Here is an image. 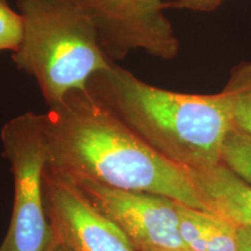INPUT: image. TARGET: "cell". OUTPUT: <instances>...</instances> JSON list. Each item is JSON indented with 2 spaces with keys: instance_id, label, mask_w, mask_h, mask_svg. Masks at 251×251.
<instances>
[{
  "instance_id": "7",
  "label": "cell",
  "mask_w": 251,
  "mask_h": 251,
  "mask_svg": "<svg viewBox=\"0 0 251 251\" xmlns=\"http://www.w3.org/2000/svg\"><path fill=\"white\" fill-rule=\"evenodd\" d=\"M46 212L52 236L72 251H136L126 235L70 180L45 174Z\"/></svg>"
},
{
  "instance_id": "16",
  "label": "cell",
  "mask_w": 251,
  "mask_h": 251,
  "mask_svg": "<svg viewBox=\"0 0 251 251\" xmlns=\"http://www.w3.org/2000/svg\"><path fill=\"white\" fill-rule=\"evenodd\" d=\"M46 251H72L70 248L65 246L64 243H62L61 241H58L57 238L52 236L51 241H50L48 248H47Z\"/></svg>"
},
{
  "instance_id": "4",
  "label": "cell",
  "mask_w": 251,
  "mask_h": 251,
  "mask_svg": "<svg viewBox=\"0 0 251 251\" xmlns=\"http://www.w3.org/2000/svg\"><path fill=\"white\" fill-rule=\"evenodd\" d=\"M0 139L14 181L13 209L0 251H46L52 233L46 212L47 151L41 114L27 112L8 120Z\"/></svg>"
},
{
  "instance_id": "5",
  "label": "cell",
  "mask_w": 251,
  "mask_h": 251,
  "mask_svg": "<svg viewBox=\"0 0 251 251\" xmlns=\"http://www.w3.org/2000/svg\"><path fill=\"white\" fill-rule=\"evenodd\" d=\"M91 19L100 46L112 62L143 50L162 59L179 52V41L165 17L163 0H74Z\"/></svg>"
},
{
  "instance_id": "12",
  "label": "cell",
  "mask_w": 251,
  "mask_h": 251,
  "mask_svg": "<svg viewBox=\"0 0 251 251\" xmlns=\"http://www.w3.org/2000/svg\"><path fill=\"white\" fill-rule=\"evenodd\" d=\"M179 234L187 251H207L200 209L178 203Z\"/></svg>"
},
{
  "instance_id": "14",
  "label": "cell",
  "mask_w": 251,
  "mask_h": 251,
  "mask_svg": "<svg viewBox=\"0 0 251 251\" xmlns=\"http://www.w3.org/2000/svg\"><path fill=\"white\" fill-rule=\"evenodd\" d=\"M227 0H175L171 2H165L166 8L187 9L193 12H203L208 13L218 9Z\"/></svg>"
},
{
  "instance_id": "2",
  "label": "cell",
  "mask_w": 251,
  "mask_h": 251,
  "mask_svg": "<svg viewBox=\"0 0 251 251\" xmlns=\"http://www.w3.org/2000/svg\"><path fill=\"white\" fill-rule=\"evenodd\" d=\"M86 89L144 142L187 170L221 163L231 128L221 93L174 92L141 80L117 63L90 78Z\"/></svg>"
},
{
  "instance_id": "1",
  "label": "cell",
  "mask_w": 251,
  "mask_h": 251,
  "mask_svg": "<svg viewBox=\"0 0 251 251\" xmlns=\"http://www.w3.org/2000/svg\"><path fill=\"white\" fill-rule=\"evenodd\" d=\"M41 120L50 174L157 194L208 212L187 169L152 149L87 89L49 106Z\"/></svg>"
},
{
  "instance_id": "15",
  "label": "cell",
  "mask_w": 251,
  "mask_h": 251,
  "mask_svg": "<svg viewBox=\"0 0 251 251\" xmlns=\"http://www.w3.org/2000/svg\"><path fill=\"white\" fill-rule=\"evenodd\" d=\"M237 243L238 251H251V228L238 226Z\"/></svg>"
},
{
  "instance_id": "13",
  "label": "cell",
  "mask_w": 251,
  "mask_h": 251,
  "mask_svg": "<svg viewBox=\"0 0 251 251\" xmlns=\"http://www.w3.org/2000/svg\"><path fill=\"white\" fill-rule=\"evenodd\" d=\"M23 37V19L8 5L7 0H0V50L14 52Z\"/></svg>"
},
{
  "instance_id": "10",
  "label": "cell",
  "mask_w": 251,
  "mask_h": 251,
  "mask_svg": "<svg viewBox=\"0 0 251 251\" xmlns=\"http://www.w3.org/2000/svg\"><path fill=\"white\" fill-rule=\"evenodd\" d=\"M221 163L251 186V135L231 127L222 144Z\"/></svg>"
},
{
  "instance_id": "11",
  "label": "cell",
  "mask_w": 251,
  "mask_h": 251,
  "mask_svg": "<svg viewBox=\"0 0 251 251\" xmlns=\"http://www.w3.org/2000/svg\"><path fill=\"white\" fill-rule=\"evenodd\" d=\"M207 251H238L237 226L221 216L200 211Z\"/></svg>"
},
{
  "instance_id": "6",
  "label": "cell",
  "mask_w": 251,
  "mask_h": 251,
  "mask_svg": "<svg viewBox=\"0 0 251 251\" xmlns=\"http://www.w3.org/2000/svg\"><path fill=\"white\" fill-rule=\"evenodd\" d=\"M70 181L97 211L120 229L136 251H187L179 234V202L91 180Z\"/></svg>"
},
{
  "instance_id": "8",
  "label": "cell",
  "mask_w": 251,
  "mask_h": 251,
  "mask_svg": "<svg viewBox=\"0 0 251 251\" xmlns=\"http://www.w3.org/2000/svg\"><path fill=\"white\" fill-rule=\"evenodd\" d=\"M209 213L235 226L251 228V186L220 163L203 170H188Z\"/></svg>"
},
{
  "instance_id": "3",
  "label": "cell",
  "mask_w": 251,
  "mask_h": 251,
  "mask_svg": "<svg viewBox=\"0 0 251 251\" xmlns=\"http://www.w3.org/2000/svg\"><path fill=\"white\" fill-rule=\"evenodd\" d=\"M23 37L15 67L35 78L48 106L85 90L96 72L111 67L96 28L74 0H18Z\"/></svg>"
},
{
  "instance_id": "9",
  "label": "cell",
  "mask_w": 251,
  "mask_h": 251,
  "mask_svg": "<svg viewBox=\"0 0 251 251\" xmlns=\"http://www.w3.org/2000/svg\"><path fill=\"white\" fill-rule=\"evenodd\" d=\"M231 127L251 135V59L231 69L221 91Z\"/></svg>"
}]
</instances>
